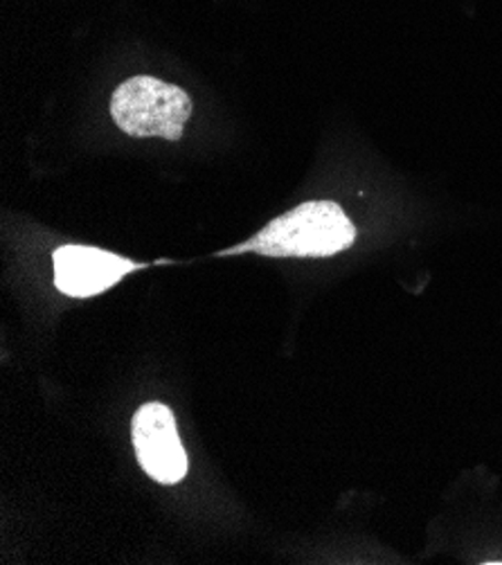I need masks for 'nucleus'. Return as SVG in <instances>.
Returning <instances> with one entry per match:
<instances>
[{
  "mask_svg": "<svg viewBox=\"0 0 502 565\" xmlns=\"http://www.w3.org/2000/svg\"><path fill=\"white\" fill-rule=\"evenodd\" d=\"M356 228L343 207L333 201H307L261 228L233 253L261 257H331L348 250Z\"/></svg>",
  "mask_w": 502,
  "mask_h": 565,
  "instance_id": "nucleus-1",
  "label": "nucleus"
},
{
  "mask_svg": "<svg viewBox=\"0 0 502 565\" xmlns=\"http://www.w3.org/2000/svg\"><path fill=\"white\" fill-rule=\"evenodd\" d=\"M110 116L127 136L177 142L192 118V99L179 86L138 75L116 88Z\"/></svg>",
  "mask_w": 502,
  "mask_h": 565,
  "instance_id": "nucleus-2",
  "label": "nucleus"
},
{
  "mask_svg": "<svg viewBox=\"0 0 502 565\" xmlns=\"http://www.w3.org/2000/svg\"><path fill=\"white\" fill-rule=\"evenodd\" d=\"M54 287L71 298H93L140 266L122 255L108 253L95 246H62L52 255Z\"/></svg>",
  "mask_w": 502,
  "mask_h": 565,
  "instance_id": "nucleus-4",
  "label": "nucleus"
},
{
  "mask_svg": "<svg viewBox=\"0 0 502 565\" xmlns=\"http://www.w3.org/2000/svg\"><path fill=\"white\" fill-rule=\"evenodd\" d=\"M140 467L160 484H177L188 476V454L177 430L174 413L162 404H145L131 424Z\"/></svg>",
  "mask_w": 502,
  "mask_h": 565,
  "instance_id": "nucleus-3",
  "label": "nucleus"
}]
</instances>
